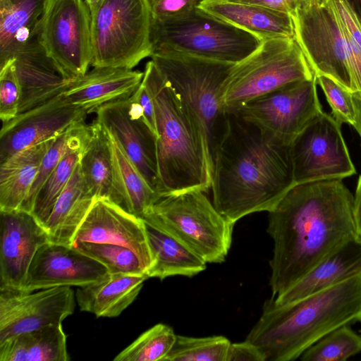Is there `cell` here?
I'll list each match as a JSON object with an SVG mask.
<instances>
[{
	"mask_svg": "<svg viewBox=\"0 0 361 361\" xmlns=\"http://www.w3.org/2000/svg\"><path fill=\"white\" fill-rule=\"evenodd\" d=\"M353 200L343 179L307 182L295 185L268 212L271 298L357 238Z\"/></svg>",
	"mask_w": 361,
	"mask_h": 361,
	"instance_id": "6da1fadb",
	"label": "cell"
},
{
	"mask_svg": "<svg viewBox=\"0 0 361 361\" xmlns=\"http://www.w3.org/2000/svg\"><path fill=\"white\" fill-rule=\"evenodd\" d=\"M295 185L291 144L228 113L211 185L219 213L235 224L248 214L269 212Z\"/></svg>",
	"mask_w": 361,
	"mask_h": 361,
	"instance_id": "7a4b0ae2",
	"label": "cell"
},
{
	"mask_svg": "<svg viewBox=\"0 0 361 361\" xmlns=\"http://www.w3.org/2000/svg\"><path fill=\"white\" fill-rule=\"evenodd\" d=\"M361 322V273L297 301L276 305L271 298L246 339L266 361H291L322 337Z\"/></svg>",
	"mask_w": 361,
	"mask_h": 361,
	"instance_id": "3957f363",
	"label": "cell"
},
{
	"mask_svg": "<svg viewBox=\"0 0 361 361\" xmlns=\"http://www.w3.org/2000/svg\"><path fill=\"white\" fill-rule=\"evenodd\" d=\"M142 83L155 109L159 195L192 189L207 192L212 178L194 115L152 60L145 66Z\"/></svg>",
	"mask_w": 361,
	"mask_h": 361,
	"instance_id": "277c9868",
	"label": "cell"
},
{
	"mask_svg": "<svg viewBox=\"0 0 361 361\" xmlns=\"http://www.w3.org/2000/svg\"><path fill=\"white\" fill-rule=\"evenodd\" d=\"M150 57L197 120L212 178L215 152L226 133L228 121V113L221 105V89L235 63L172 51H155Z\"/></svg>",
	"mask_w": 361,
	"mask_h": 361,
	"instance_id": "5b68a950",
	"label": "cell"
},
{
	"mask_svg": "<svg viewBox=\"0 0 361 361\" xmlns=\"http://www.w3.org/2000/svg\"><path fill=\"white\" fill-rule=\"evenodd\" d=\"M198 189L160 196L141 217L173 235L207 263H221L232 242L234 224Z\"/></svg>",
	"mask_w": 361,
	"mask_h": 361,
	"instance_id": "8992f818",
	"label": "cell"
},
{
	"mask_svg": "<svg viewBox=\"0 0 361 361\" xmlns=\"http://www.w3.org/2000/svg\"><path fill=\"white\" fill-rule=\"evenodd\" d=\"M314 77L295 37L264 39L231 68L222 85L221 105L226 112H233L255 98Z\"/></svg>",
	"mask_w": 361,
	"mask_h": 361,
	"instance_id": "52a82bcc",
	"label": "cell"
},
{
	"mask_svg": "<svg viewBox=\"0 0 361 361\" xmlns=\"http://www.w3.org/2000/svg\"><path fill=\"white\" fill-rule=\"evenodd\" d=\"M262 41L199 8L173 19L152 20L153 51H172L236 63L253 53Z\"/></svg>",
	"mask_w": 361,
	"mask_h": 361,
	"instance_id": "ba28073f",
	"label": "cell"
},
{
	"mask_svg": "<svg viewBox=\"0 0 361 361\" xmlns=\"http://www.w3.org/2000/svg\"><path fill=\"white\" fill-rule=\"evenodd\" d=\"M150 0H104L91 15L93 67L132 69L153 52Z\"/></svg>",
	"mask_w": 361,
	"mask_h": 361,
	"instance_id": "9c48e42d",
	"label": "cell"
},
{
	"mask_svg": "<svg viewBox=\"0 0 361 361\" xmlns=\"http://www.w3.org/2000/svg\"><path fill=\"white\" fill-rule=\"evenodd\" d=\"M294 37L315 75L328 76L361 98V51L354 48L327 2L296 8Z\"/></svg>",
	"mask_w": 361,
	"mask_h": 361,
	"instance_id": "30bf717a",
	"label": "cell"
},
{
	"mask_svg": "<svg viewBox=\"0 0 361 361\" xmlns=\"http://www.w3.org/2000/svg\"><path fill=\"white\" fill-rule=\"evenodd\" d=\"M47 55L69 80L85 75L92 58L91 14L83 0H48L39 27Z\"/></svg>",
	"mask_w": 361,
	"mask_h": 361,
	"instance_id": "8fae6325",
	"label": "cell"
},
{
	"mask_svg": "<svg viewBox=\"0 0 361 361\" xmlns=\"http://www.w3.org/2000/svg\"><path fill=\"white\" fill-rule=\"evenodd\" d=\"M341 128L322 111L295 136L291 143L295 185L356 173Z\"/></svg>",
	"mask_w": 361,
	"mask_h": 361,
	"instance_id": "7c38bea8",
	"label": "cell"
},
{
	"mask_svg": "<svg viewBox=\"0 0 361 361\" xmlns=\"http://www.w3.org/2000/svg\"><path fill=\"white\" fill-rule=\"evenodd\" d=\"M317 85L316 76L293 82L255 98L232 113L267 134L291 144L322 111Z\"/></svg>",
	"mask_w": 361,
	"mask_h": 361,
	"instance_id": "4fadbf2b",
	"label": "cell"
},
{
	"mask_svg": "<svg viewBox=\"0 0 361 361\" xmlns=\"http://www.w3.org/2000/svg\"><path fill=\"white\" fill-rule=\"evenodd\" d=\"M75 298L71 286L32 292L0 289V343L20 334L62 324L74 312Z\"/></svg>",
	"mask_w": 361,
	"mask_h": 361,
	"instance_id": "5bb4252c",
	"label": "cell"
},
{
	"mask_svg": "<svg viewBox=\"0 0 361 361\" xmlns=\"http://www.w3.org/2000/svg\"><path fill=\"white\" fill-rule=\"evenodd\" d=\"M95 113V121L115 137L149 186L159 195L157 137L147 124L140 104L129 97L103 104Z\"/></svg>",
	"mask_w": 361,
	"mask_h": 361,
	"instance_id": "9a60e30c",
	"label": "cell"
},
{
	"mask_svg": "<svg viewBox=\"0 0 361 361\" xmlns=\"http://www.w3.org/2000/svg\"><path fill=\"white\" fill-rule=\"evenodd\" d=\"M87 110L72 104L61 94L2 123L0 163L14 154L54 138L72 125L84 122Z\"/></svg>",
	"mask_w": 361,
	"mask_h": 361,
	"instance_id": "2e32d148",
	"label": "cell"
},
{
	"mask_svg": "<svg viewBox=\"0 0 361 361\" xmlns=\"http://www.w3.org/2000/svg\"><path fill=\"white\" fill-rule=\"evenodd\" d=\"M107 269L72 245L47 243L36 252L20 290L83 286L104 279Z\"/></svg>",
	"mask_w": 361,
	"mask_h": 361,
	"instance_id": "e0dca14e",
	"label": "cell"
},
{
	"mask_svg": "<svg viewBox=\"0 0 361 361\" xmlns=\"http://www.w3.org/2000/svg\"><path fill=\"white\" fill-rule=\"evenodd\" d=\"M78 242L110 243L128 247L138 257L146 273L152 262L142 219L108 198H95L72 245Z\"/></svg>",
	"mask_w": 361,
	"mask_h": 361,
	"instance_id": "ac0fdd59",
	"label": "cell"
},
{
	"mask_svg": "<svg viewBox=\"0 0 361 361\" xmlns=\"http://www.w3.org/2000/svg\"><path fill=\"white\" fill-rule=\"evenodd\" d=\"M0 289H20L37 250L50 242L42 224L23 209L0 211Z\"/></svg>",
	"mask_w": 361,
	"mask_h": 361,
	"instance_id": "d6986e66",
	"label": "cell"
},
{
	"mask_svg": "<svg viewBox=\"0 0 361 361\" xmlns=\"http://www.w3.org/2000/svg\"><path fill=\"white\" fill-rule=\"evenodd\" d=\"M13 59L21 89L18 114L61 94L73 80L68 79L47 55L39 36Z\"/></svg>",
	"mask_w": 361,
	"mask_h": 361,
	"instance_id": "ffe728a7",
	"label": "cell"
},
{
	"mask_svg": "<svg viewBox=\"0 0 361 361\" xmlns=\"http://www.w3.org/2000/svg\"><path fill=\"white\" fill-rule=\"evenodd\" d=\"M144 72L123 68L94 67L75 78L61 94L72 104L88 114L106 103L126 99L140 85Z\"/></svg>",
	"mask_w": 361,
	"mask_h": 361,
	"instance_id": "44dd1931",
	"label": "cell"
},
{
	"mask_svg": "<svg viewBox=\"0 0 361 361\" xmlns=\"http://www.w3.org/2000/svg\"><path fill=\"white\" fill-rule=\"evenodd\" d=\"M199 8L262 40L294 37L291 14L260 6L226 0H202Z\"/></svg>",
	"mask_w": 361,
	"mask_h": 361,
	"instance_id": "7402d4cb",
	"label": "cell"
},
{
	"mask_svg": "<svg viewBox=\"0 0 361 361\" xmlns=\"http://www.w3.org/2000/svg\"><path fill=\"white\" fill-rule=\"evenodd\" d=\"M361 273V239L356 238L334 252L281 294L271 298L288 304Z\"/></svg>",
	"mask_w": 361,
	"mask_h": 361,
	"instance_id": "603a6c76",
	"label": "cell"
},
{
	"mask_svg": "<svg viewBox=\"0 0 361 361\" xmlns=\"http://www.w3.org/2000/svg\"><path fill=\"white\" fill-rule=\"evenodd\" d=\"M146 274H109L77 289L75 299L81 311L97 317L119 316L137 298Z\"/></svg>",
	"mask_w": 361,
	"mask_h": 361,
	"instance_id": "cb8c5ba5",
	"label": "cell"
},
{
	"mask_svg": "<svg viewBox=\"0 0 361 361\" xmlns=\"http://www.w3.org/2000/svg\"><path fill=\"white\" fill-rule=\"evenodd\" d=\"M48 0H0V67L39 36Z\"/></svg>",
	"mask_w": 361,
	"mask_h": 361,
	"instance_id": "d4e9b609",
	"label": "cell"
},
{
	"mask_svg": "<svg viewBox=\"0 0 361 361\" xmlns=\"http://www.w3.org/2000/svg\"><path fill=\"white\" fill-rule=\"evenodd\" d=\"M94 200L84 180L79 162L44 225L50 242L72 245L74 236Z\"/></svg>",
	"mask_w": 361,
	"mask_h": 361,
	"instance_id": "484cf974",
	"label": "cell"
},
{
	"mask_svg": "<svg viewBox=\"0 0 361 361\" xmlns=\"http://www.w3.org/2000/svg\"><path fill=\"white\" fill-rule=\"evenodd\" d=\"M56 137L27 147L0 163V211L21 209Z\"/></svg>",
	"mask_w": 361,
	"mask_h": 361,
	"instance_id": "4316f807",
	"label": "cell"
},
{
	"mask_svg": "<svg viewBox=\"0 0 361 361\" xmlns=\"http://www.w3.org/2000/svg\"><path fill=\"white\" fill-rule=\"evenodd\" d=\"M144 222L152 260L146 273L149 278L191 277L207 268V262L177 238Z\"/></svg>",
	"mask_w": 361,
	"mask_h": 361,
	"instance_id": "83f0119b",
	"label": "cell"
},
{
	"mask_svg": "<svg viewBox=\"0 0 361 361\" xmlns=\"http://www.w3.org/2000/svg\"><path fill=\"white\" fill-rule=\"evenodd\" d=\"M82 152L80 166L84 180L95 198H108L120 205L109 133L96 121Z\"/></svg>",
	"mask_w": 361,
	"mask_h": 361,
	"instance_id": "f1b7e54d",
	"label": "cell"
},
{
	"mask_svg": "<svg viewBox=\"0 0 361 361\" xmlns=\"http://www.w3.org/2000/svg\"><path fill=\"white\" fill-rule=\"evenodd\" d=\"M62 324L20 334L0 343V361H68Z\"/></svg>",
	"mask_w": 361,
	"mask_h": 361,
	"instance_id": "f546056e",
	"label": "cell"
},
{
	"mask_svg": "<svg viewBox=\"0 0 361 361\" xmlns=\"http://www.w3.org/2000/svg\"><path fill=\"white\" fill-rule=\"evenodd\" d=\"M109 135L120 205L141 218L160 195L149 186L115 137Z\"/></svg>",
	"mask_w": 361,
	"mask_h": 361,
	"instance_id": "4dcf8cb0",
	"label": "cell"
},
{
	"mask_svg": "<svg viewBox=\"0 0 361 361\" xmlns=\"http://www.w3.org/2000/svg\"><path fill=\"white\" fill-rule=\"evenodd\" d=\"M91 130V124H87L38 192L31 214L43 226L79 164Z\"/></svg>",
	"mask_w": 361,
	"mask_h": 361,
	"instance_id": "1f68e13d",
	"label": "cell"
},
{
	"mask_svg": "<svg viewBox=\"0 0 361 361\" xmlns=\"http://www.w3.org/2000/svg\"><path fill=\"white\" fill-rule=\"evenodd\" d=\"M361 352V336L350 325L331 331L309 347L300 357L302 361H345Z\"/></svg>",
	"mask_w": 361,
	"mask_h": 361,
	"instance_id": "d6a6232c",
	"label": "cell"
},
{
	"mask_svg": "<svg viewBox=\"0 0 361 361\" xmlns=\"http://www.w3.org/2000/svg\"><path fill=\"white\" fill-rule=\"evenodd\" d=\"M176 338L172 328L157 324L119 353L114 361H164Z\"/></svg>",
	"mask_w": 361,
	"mask_h": 361,
	"instance_id": "836d02e7",
	"label": "cell"
},
{
	"mask_svg": "<svg viewBox=\"0 0 361 361\" xmlns=\"http://www.w3.org/2000/svg\"><path fill=\"white\" fill-rule=\"evenodd\" d=\"M230 341L223 336L190 337L176 335L164 361H226Z\"/></svg>",
	"mask_w": 361,
	"mask_h": 361,
	"instance_id": "e575fe53",
	"label": "cell"
},
{
	"mask_svg": "<svg viewBox=\"0 0 361 361\" xmlns=\"http://www.w3.org/2000/svg\"><path fill=\"white\" fill-rule=\"evenodd\" d=\"M72 246L103 264L109 274H146V269L138 257L128 247L90 242H78Z\"/></svg>",
	"mask_w": 361,
	"mask_h": 361,
	"instance_id": "d590c367",
	"label": "cell"
},
{
	"mask_svg": "<svg viewBox=\"0 0 361 361\" xmlns=\"http://www.w3.org/2000/svg\"><path fill=\"white\" fill-rule=\"evenodd\" d=\"M86 126L85 122L75 123L56 137L43 157L37 177L21 209L31 213L35 198L41 187Z\"/></svg>",
	"mask_w": 361,
	"mask_h": 361,
	"instance_id": "8d00e7d4",
	"label": "cell"
},
{
	"mask_svg": "<svg viewBox=\"0 0 361 361\" xmlns=\"http://www.w3.org/2000/svg\"><path fill=\"white\" fill-rule=\"evenodd\" d=\"M317 85L322 89L331 109V116L342 125L354 126L355 109L353 95L331 78L315 75Z\"/></svg>",
	"mask_w": 361,
	"mask_h": 361,
	"instance_id": "74e56055",
	"label": "cell"
},
{
	"mask_svg": "<svg viewBox=\"0 0 361 361\" xmlns=\"http://www.w3.org/2000/svg\"><path fill=\"white\" fill-rule=\"evenodd\" d=\"M20 94V85L12 59L0 67V118L2 123L18 115Z\"/></svg>",
	"mask_w": 361,
	"mask_h": 361,
	"instance_id": "f35d334b",
	"label": "cell"
},
{
	"mask_svg": "<svg viewBox=\"0 0 361 361\" xmlns=\"http://www.w3.org/2000/svg\"><path fill=\"white\" fill-rule=\"evenodd\" d=\"M350 44L361 51V21L348 0H327Z\"/></svg>",
	"mask_w": 361,
	"mask_h": 361,
	"instance_id": "ab89813d",
	"label": "cell"
},
{
	"mask_svg": "<svg viewBox=\"0 0 361 361\" xmlns=\"http://www.w3.org/2000/svg\"><path fill=\"white\" fill-rule=\"evenodd\" d=\"M202 0H150L152 20L163 21L185 15L197 8Z\"/></svg>",
	"mask_w": 361,
	"mask_h": 361,
	"instance_id": "60d3db41",
	"label": "cell"
},
{
	"mask_svg": "<svg viewBox=\"0 0 361 361\" xmlns=\"http://www.w3.org/2000/svg\"><path fill=\"white\" fill-rule=\"evenodd\" d=\"M226 361H266V360L263 353L255 345L245 340L240 343H231Z\"/></svg>",
	"mask_w": 361,
	"mask_h": 361,
	"instance_id": "b9f144b4",
	"label": "cell"
},
{
	"mask_svg": "<svg viewBox=\"0 0 361 361\" xmlns=\"http://www.w3.org/2000/svg\"><path fill=\"white\" fill-rule=\"evenodd\" d=\"M130 97L140 104L147 124L157 137L158 135L154 102L148 90L142 83V81Z\"/></svg>",
	"mask_w": 361,
	"mask_h": 361,
	"instance_id": "7bdbcfd3",
	"label": "cell"
},
{
	"mask_svg": "<svg viewBox=\"0 0 361 361\" xmlns=\"http://www.w3.org/2000/svg\"><path fill=\"white\" fill-rule=\"evenodd\" d=\"M231 2L260 6L293 14L297 8L295 0H226Z\"/></svg>",
	"mask_w": 361,
	"mask_h": 361,
	"instance_id": "ee69618b",
	"label": "cell"
},
{
	"mask_svg": "<svg viewBox=\"0 0 361 361\" xmlns=\"http://www.w3.org/2000/svg\"><path fill=\"white\" fill-rule=\"evenodd\" d=\"M353 216L357 237L361 239V175L357 180L353 200Z\"/></svg>",
	"mask_w": 361,
	"mask_h": 361,
	"instance_id": "f6af8a7d",
	"label": "cell"
},
{
	"mask_svg": "<svg viewBox=\"0 0 361 361\" xmlns=\"http://www.w3.org/2000/svg\"><path fill=\"white\" fill-rule=\"evenodd\" d=\"M353 99L355 109V123L353 127L361 138V98L353 95Z\"/></svg>",
	"mask_w": 361,
	"mask_h": 361,
	"instance_id": "bcb514c9",
	"label": "cell"
},
{
	"mask_svg": "<svg viewBox=\"0 0 361 361\" xmlns=\"http://www.w3.org/2000/svg\"><path fill=\"white\" fill-rule=\"evenodd\" d=\"M297 8H305L326 4L327 0H295Z\"/></svg>",
	"mask_w": 361,
	"mask_h": 361,
	"instance_id": "7dc6e473",
	"label": "cell"
},
{
	"mask_svg": "<svg viewBox=\"0 0 361 361\" xmlns=\"http://www.w3.org/2000/svg\"><path fill=\"white\" fill-rule=\"evenodd\" d=\"M87 5L90 14L94 13L97 9L99 7L104 0H83Z\"/></svg>",
	"mask_w": 361,
	"mask_h": 361,
	"instance_id": "c3c4849f",
	"label": "cell"
},
{
	"mask_svg": "<svg viewBox=\"0 0 361 361\" xmlns=\"http://www.w3.org/2000/svg\"><path fill=\"white\" fill-rule=\"evenodd\" d=\"M361 21V0H348Z\"/></svg>",
	"mask_w": 361,
	"mask_h": 361,
	"instance_id": "681fc988",
	"label": "cell"
}]
</instances>
